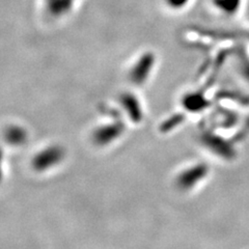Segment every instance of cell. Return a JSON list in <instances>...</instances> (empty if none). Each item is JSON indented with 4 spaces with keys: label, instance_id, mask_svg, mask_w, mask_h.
<instances>
[{
    "label": "cell",
    "instance_id": "cell-1",
    "mask_svg": "<svg viewBox=\"0 0 249 249\" xmlns=\"http://www.w3.org/2000/svg\"><path fill=\"white\" fill-rule=\"evenodd\" d=\"M169 1L173 5H182L186 3L187 0H169Z\"/></svg>",
    "mask_w": 249,
    "mask_h": 249
}]
</instances>
